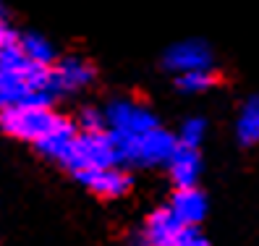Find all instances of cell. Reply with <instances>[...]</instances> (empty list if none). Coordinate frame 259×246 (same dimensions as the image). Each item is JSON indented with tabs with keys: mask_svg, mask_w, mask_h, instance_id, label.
Masks as SVG:
<instances>
[{
	"mask_svg": "<svg viewBox=\"0 0 259 246\" xmlns=\"http://www.w3.org/2000/svg\"><path fill=\"white\" fill-rule=\"evenodd\" d=\"M58 89L53 84V66L32 63L19 42L0 50V107L11 105H53Z\"/></svg>",
	"mask_w": 259,
	"mask_h": 246,
	"instance_id": "cell-1",
	"label": "cell"
},
{
	"mask_svg": "<svg viewBox=\"0 0 259 246\" xmlns=\"http://www.w3.org/2000/svg\"><path fill=\"white\" fill-rule=\"evenodd\" d=\"M58 113H53L50 105H11V107H0V129L8 136L21 142H32L37 144L45 134H48L55 123Z\"/></svg>",
	"mask_w": 259,
	"mask_h": 246,
	"instance_id": "cell-2",
	"label": "cell"
},
{
	"mask_svg": "<svg viewBox=\"0 0 259 246\" xmlns=\"http://www.w3.org/2000/svg\"><path fill=\"white\" fill-rule=\"evenodd\" d=\"M71 171H81V168H95V165H120L113 149V139L108 131H79L76 142L63 162Z\"/></svg>",
	"mask_w": 259,
	"mask_h": 246,
	"instance_id": "cell-3",
	"label": "cell"
},
{
	"mask_svg": "<svg viewBox=\"0 0 259 246\" xmlns=\"http://www.w3.org/2000/svg\"><path fill=\"white\" fill-rule=\"evenodd\" d=\"M105 126L120 134H144L160 126L157 115L136 100H113L105 107Z\"/></svg>",
	"mask_w": 259,
	"mask_h": 246,
	"instance_id": "cell-4",
	"label": "cell"
},
{
	"mask_svg": "<svg viewBox=\"0 0 259 246\" xmlns=\"http://www.w3.org/2000/svg\"><path fill=\"white\" fill-rule=\"evenodd\" d=\"M176 149H178V136L155 126V129H149L139 136H134L131 165H144V168L167 165V160L173 157Z\"/></svg>",
	"mask_w": 259,
	"mask_h": 246,
	"instance_id": "cell-5",
	"label": "cell"
},
{
	"mask_svg": "<svg viewBox=\"0 0 259 246\" xmlns=\"http://www.w3.org/2000/svg\"><path fill=\"white\" fill-rule=\"evenodd\" d=\"M212 50L209 45L202 39H184L176 42L165 50L162 55V66L170 73H186V71H196V68H212Z\"/></svg>",
	"mask_w": 259,
	"mask_h": 246,
	"instance_id": "cell-6",
	"label": "cell"
},
{
	"mask_svg": "<svg viewBox=\"0 0 259 246\" xmlns=\"http://www.w3.org/2000/svg\"><path fill=\"white\" fill-rule=\"evenodd\" d=\"M81 186L95 191L100 196H123L131 189V178L120 165H95V168H81L76 171Z\"/></svg>",
	"mask_w": 259,
	"mask_h": 246,
	"instance_id": "cell-7",
	"label": "cell"
},
{
	"mask_svg": "<svg viewBox=\"0 0 259 246\" xmlns=\"http://www.w3.org/2000/svg\"><path fill=\"white\" fill-rule=\"evenodd\" d=\"M95 66L89 60L79 58V55H66L53 63V84L60 92H79V89H87L89 84L95 81Z\"/></svg>",
	"mask_w": 259,
	"mask_h": 246,
	"instance_id": "cell-8",
	"label": "cell"
},
{
	"mask_svg": "<svg viewBox=\"0 0 259 246\" xmlns=\"http://www.w3.org/2000/svg\"><path fill=\"white\" fill-rule=\"evenodd\" d=\"M186 225L181 223L170 207H160L144 220L142 228V243L144 246H176L181 230Z\"/></svg>",
	"mask_w": 259,
	"mask_h": 246,
	"instance_id": "cell-9",
	"label": "cell"
},
{
	"mask_svg": "<svg viewBox=\"0 0 259 246\" xmlns=\"http://www.w3.org/2000/svg\"><path fill=\"white\" fill-rule=\"evenodd\" d=\"M76 136H79V126H76L73 120H68V118L60 115L58 123L42 136L34 147L42 152L45 157L58 160V162H66L68 152H71V147H73V142H76Z\"/></svg>",
	"mask_w": 259,
	"mask_h": 246,
	"instance_id": "cell-10",
	"label": "cell"
},
{
	"mask_svg": "<svg viewBox=\"0 0 259 246\" xmlns=\"http://www.w3.org/2000/svg\"><path fill=\"white\" fill-rule=\"evenodd\" d=\"M167 173H170L176 189L181 186H196V181H199V173H202V157L196 147H184L178 144V149L173 152V157L167 160Z\"/></svg>",
	"mask_w": 259,
	"mask_h": 246,
	"instance_id": "cell-11",
	"label": "cell"
},
{
	"mask_svg": "<svg viewBox=\"0 0 259 246\" xmlns=\"http://www.w3.org/2000/svg\"><path fill=\"white\" fill-rule=\"evenodd\" d=\"M170 210L184 225H199L207 215V196L196 186H181L170 199Z\"/></svg>",
	"mask_w": 259,
	"mask_h": 246,
	"instance_id": "cell-12",
	"label": "cell"
},
{
	"mask_svg": "<svg viewBox=\"0 0 259 246\" xmlns=\"http://www.w3.org/2000/svg\"><path fill=\"white\" fill-rule=\"evenodd\" d=\"M236 136L243 147L259 144V95L249 97L241 105L238 118H236Z\"/></svg>",
	"mask_w": 259,
	"mask_h": 246,
	"instance_id": "cell-13",
	"label": "cell"
},
{
	"mask_svg": "<svg viewBox=\"0 0 259 246\" xmlns=\"http://www.w3.org/2000/svg\"><path fill=\"white\" fill-rule=\"evenodd\" d=\"M16 42H19L21 53L32 60V63H37V66H53L55 60H58L55 45L45 37V34H39V32H26V34H21Z\"/></svg>",
	"mask_w": 259,
	"mask_h": 246,
	"instance_id": "cell-14",
	"label": "cell"
},
{
	"mask_svg": "<svg viewBox=\"0 0 259 246\" xmlns=\"http://www.w3.org/2000/svg\"><path fill=\"white\" fill-rule=\"evenodd\" d=\"M218 84V76L212 68H196V71H186L176 76V87L186 95H202V92L212 89Z\"/></svg>",
	"mask_w": 259,
	"mask_h": 246,
	"instance_id": "cell-15",
	"label": "cell"
},
{
	"mask_svg": "<svg viewBox=\"0 0 259 246\" xmlns=\"http://www.w3.org/2000/svg\"><path fill=\"white\" fill-rule=\"evenodd\" d=\"M204 136H207V120L191 115V118H186L184 123H181L178 144H184V147H199L204 142Z\"/></svg>",
	"mask_w": 259,
	"mask_h": 246,
	"instance_id": "cell-16",
	"label": "cell"
},
{
	"mask_svg": "<svg viewBox=\"0 0 259 246\" xmlns=\"http://www.w3.org/2000/svg\"><path fill=\"white\" fill-rule=\"evenodd\" d=\"M79 131H102L105 129V113L95 110V107H84L79 120H76Z\"/></svg>",
	"mask_w": 259,
	"mask_h": 246,
	"instance_id": "cell-17",
	"label": "cell"
},
{
	"mask_svg": "<svg viewBox=\"0 0 259 246\" xmlns=\"http://www.w3.org/2000/svg\"><path fill=\"white\" fill-rule=\"evenodd\" d=\"M176 246H209V243H207V238L199 233V230H196V225H186L184 230H181Z\"/></svg>",
	"mask_w": 259,
	"mask_h": 246,
	"instance_id": "cell-18",
	"label": "cell"
},
{
	"mask_svg": "<svg viewBox=\"0 0 259 246\" xmlns=\"http://www.w3.org/2000/svg\"><path fill=\"white\" fill-rule=\"evenodd\" d=\"M16 39H19V37H16V32L11 29V24H8L3 16H0V50H6L8 45H13Z\"/></svg>",
	"mask_w": 259,
	"mask_h": 246,
	"instance_id": "cell-19",
	"label": "cell"
}]
</instances>
